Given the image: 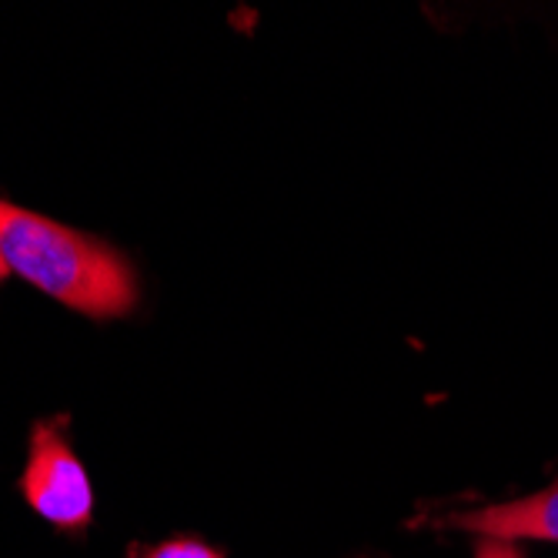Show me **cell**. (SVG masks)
<instances>
[{
	"label": "cell",
	"instance_id": "obj_1",
	"mask_svg": "<svg viewBox=\"0 0 558 558\" xmlns=\"http://www.w3.org/2000/svg\"><path fill=\"white\" fill-rule=\"evenodd\" d=\"M8 271L87 318H121L137 304V275L118 247L0 201Z\"/></svg>",
	"mask_w": 558,
	"mask_h": 558
},
{
	"label": "cell",
	"instance_id": "obj_2",
	"mask_svg": "<svg viewBox=\"0 0 558 558\" xmlns=\"http://www.w3.org/2000/svg\"><path fill=\"white\" fill-rule=\"evenodd\" d=\"M21 492L31 509L61 532H84L94 515V492L61 422H37L31 432Z\"/></svg>",
	"mask_w": 558,
	"mask_h": 558
},
{
	"label": "cell",
	"instance_id": "obj_3",
	"mask_svg": "<svg viewBox=\"0 0 558 558\" xmlns=\"http://www.w3.org/2000/svg\"><path fill=\"white\" fill-rule=\"evenodd\" d=\"M435 529H462L478 538H509V542H558V482L525 498L485 505L472 512H451L432 519Z\"/></svg>",
	"mask_w": 558,
	"mask_h": 558
},
{
	"label": "cell",
	"instance_id": "obj_4",
	"mask_svg": "<svg viewBox=\"0 0 558 558\" xmlns=\"http://www.w3.org/2000/svg\"><path fill=\"white\" fill-rule=\"evenodd\" d=\"M128 558H225V555L197 538H168L147 548H134Z\"/></svg>",
	"mask_w": 558,
	"mask_h": 558
},
{
	"label": "cell",
	"instance_id": "obj_5",
	"mask_svg": "<svg viewBox=\"0 0 558 558\" xmlns=\"http://www.w3.org/2000/svg\"><path fill=\"white\" fill-rule=\"evenodd\" d=\"M475 558H525V555H522L519 542H509V538H478Z\"/></svg>",
	"mask_w": 558,
	"mask_h": 558
},
{
	"label": "cell",
	"instance_id": "obj_6",
	"mask_svg": "<svg viewBox=\"0 0 558 558\" xmlns=\"http://www.w3.org/2000/svg\"><path fill=\"white\" fill-rule=\"evenodd\" d=\"M8 275H11V271H8V265H4V258H0V281H4Z\"/></svg>",
	"mask_w": 558,
	"mask_h": 558
}]
</instances>
